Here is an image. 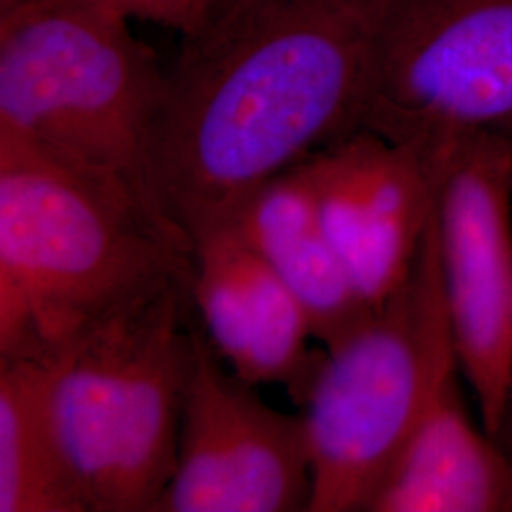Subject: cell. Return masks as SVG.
Here are the masks:
<instances>
[{"label": "cell", "instance_id": "obj_16", "mask_svg": "<svg viewBox=\"0 0 512 512\" xmlns=\"http://www.w3.org/2000/svg\"><path fill=\"white\" fill-rule=\"evenodd\" d=\"M21 2H25V0H0V10H8L12 6H18Z\"/></svg>", "mask_w": 512, "mask_h": 512}, {"label": "cell", "instance_id": "obj_18", "mask_svg": "<svg viewBox=\"0 0 512 512\" xmlns=\"http://www.w3.org/2000/svg\"><path fill=\"white\" fill-rule=\"evenodd\" d=\"M217 6H219V0H211V8H213V18H215V14H217ZM211 18V21H213Z\"/></svg>", "mask_w": 512, "mask_h": 512}, {"label": "cell", "instance_id": "obj_7", "mask_svg": "<svg viewBox=\"0 0 512 512\" xmlns=\"http://www.w3.org/2000/svg\"><path fill=\"white\" fill-rule=\"evenodd\" d=\"M440 274L461 374L497 439L512 414V141L463 135L427 158Z\"/></svg>", "mask_w": 512, "mask_h": 512}, {"label": "cell", "instance_id": "obj_13", "mask_svg": "<svg viewBox=\"0 0 512 512\" xmlns=\"http://www.w3.org/2000/svg\"><path fill=\"white\" fill-rule=\"evenodd\" d=\"M0 512H86L55 440L44 366L0 359Z\"/></svg>", "mask_w": 512, "mask_h": 512}, {"label": "cell", "instance_id": "obj_1", "mask_svg": "<svg viewBox=\"0 0 512 512\" xmlns=\"http://www.w3.org/2000/svg\"><path fill=\"white\" fill-rule=\"evenodd\" d=\"M389 0H264L186 38L150 129L156 209L190 236L359 129Z\"/></svg>", "mask_w": 512, "mask_h": 512}, {"label": "cell", "instance_id": "obj_4", "mask_svg": "<svg viewBox=\"0 0 512 512\" xmlns=\"http://www.w3.org/2000/svg\"><path fill=\"white\" fill-rule=\"evenodd\" d=\"M165 74L109 8L25 0L0 10V137L109 184L175 228L147 181Z\"/></svg>", "mask_w": 512, "mask_h": 512}, {"label": "cell", "instance_id": "obj_19", "mask_svg": "<svg viewBox=\"0 0 512 512\" xmlns=\"http://www.w3.org/2000/svg\"><path fill=\"white\" fill-rule=\"evenodd\" d=\"M507 429H509V433H511V452H512V414H511V420H509V425H507Z\"/></svg>", "mask_w": 512, "mask_h": 512}, {"label": "cell", "instance_id": "obj_14", "mask_svg": "<svg viewBox=\"0 0 512 512\" xmlns=\"http://www.w3.org/2000/svg\"><path fill=\"white\" fill-rule=\"evenodd\" d=\"M129 19H141L179 31L186 38L198 37L213 18L211 0H88Z\"/></svg>", "mask_w": 512, "mask_h": 512}, {"label": "cell", "instance_id": "obj_15", "mask_svg": "<svg viewBox=\"0 0 512 512\" xmlns=\"http://www.w3.org/2000/svg\"><path fill=\"white\" fill-rule=\"evenodd\" d=\"M260 2H264V0H232V4L220 14L219 18H222V16H230V14H238V12H243V10H249L251 6L260 4ZM215 19H213V21H215ZM207 27H209V25H207Z\"/></svg>", "mask_w": 512, "mask_h": 512}, {"label": "cell", "instance_id": "obj_2", "mask_svg": "<svg viewBox=\"0 0 512 512\" xmlns=\"http://www.w3.org/2000/svg\"><path fill=\"white\" fill-rule=\"evenodd\" d=\"M183 274L181 232L109 184L0 137V359L44 361Z\"/></svg>", "mask_w": 512, "mask_h": 512}, {"label": "cell", "instance_id": "obj_12", "mask_svg": "<svg viewBox=\"0 0 512 512\" xmlns=\"http://www.w3.org/2000/svg\"><path fill=\"white\" fill-rule=\"evenodd\" d=\"M228 224L289 287L310 319L313 340L325 349L372 311L330 241L304 162L256 190Z\"/></svg>", "mask_w": 512, "mask_h": 512}, {"label": "cell", "instance_id": "obj_17", "mask_svg": "<svg viewBox=\"0 0 512 512\" xmlns=\"http://www.w3.org/2000/svg\"><path fill=\"white\" fill-rule=\"evenodd\" d=\"M230 4H232V0H219V6H217V14H215V18H219L220 14H222Z\"/></svg>", "mask_w": 512, "mask_h": 512}, {"label": "cell", "instance_id": "obj_9", "mask_svg": "<svg viewBox=\"0 0 512 512\" xmlns=\"http://www.w3.org/2000/svg\"><path fill=\"white\" fill-rule=\"evenodd\" d=\"M330 241L376 310L412 279L435 211L431 165L368 129L304 160Z\"/></svg>", "mask_w": 512, "mask_h": 512}, {"label": "cell", "instance_id": "obj_3", "mask_svg": "<svg viewBox=\"0 0 512 512\" xmlns=\"http://www.w3.org/2000/svg\"><path fill=\"white\" fill-rule=\"evenodd\" d=\"M196 325L190 274L173 275L38 361L86 512H156L177 465Z\"/></svg>", "mask_w": 512, "mask_h": 512}, {"label": "cell", "instance_id": "obj_11", "mask_svg": "<svg viewBox=\"0 0 512 512\" xmlns=\"http://www.w3.org/2000/svg\"><path fill=\"white\" fill-rule=\"evenodd\" d=\"M459 372L454 363L437 378L368 512H512V452L469 416Z\"/></svg>", "mask_w": 512, "mask_h": 512}, {"label": "cell", "instance_id": "obj_10", "mask_svg": "<svg viewBox=\"0 0 512 512\" xmlns=\"http://www.w3.org/2000/svg\"><path fill=\"white\" fill-rule=\"evenodd\" d=\"M190 298L226 366L249 384L283 385L304 404L325 351H311L306 311L232 224L190 236Z\"/></svg>", "mask_w": 512, "mask_h": 512}, {"label": "cell", "instance_id": "obj_6", "mask_svg": "<svg viewBox=\"0 0 512 512\" xmlns=\"http://www.w3.org/2000/svg\"><path fill=\"white\" fill-rule=\"evenodd\" d=\"M359 129L425 160L471 133L512 141V0H389Z\"/></svg>", "mask_w": 512, "mask_h": 512}, {"label": "cell", "instance_id": "obj_5", "mask_svg": "<svg viewBox=\"0 0 512 512\" xmlns=\"http://www.w3.org/2000/svg\"><path fill=\"white\" fill-rule=\"evenodd\" d=\"M454 363L433 211L412 279L325 349L311 382L302 404L311 458L308 512H368L437 378Z\"/></svg>", "mask_w": 512, "mask_h": 512}, {"label": "cell", "instance_id": "obj_8", "mask_svg": "<svg viewBox=\"0 0 512 512\" xmlns=\"http://www.w3.org/2000/svg\"><path fill=\"white\" fill-rule=\"evenodd\" d=\"M196 325L175 473L156 512H308L304 414L264 403Z\"/></svg>", "mask_w": 512, "mask_h": 512}]
</instances>
